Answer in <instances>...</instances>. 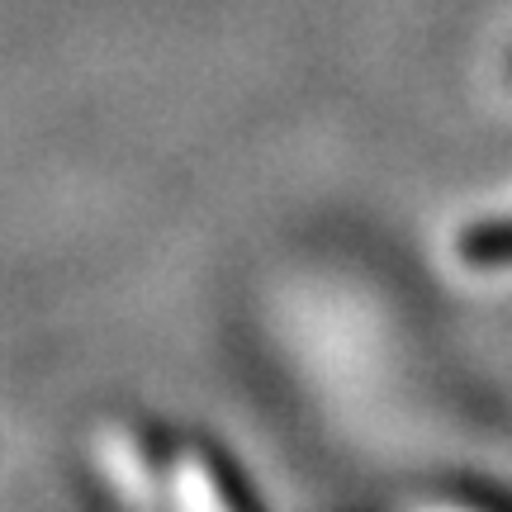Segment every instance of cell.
I'll use <instances>...</instances> for the list:
<instances>
[{
	"mask_svg": "<svg viewBox=\"0 0 512 512\" xmlns=\"http://www.w3.org/2000/svg\"><path fill=\"white\" fill-rule=\"evenodd\" d=\"M460 503H465L470 512H512L508 489H489V484H470V489H460Z\"/></svg>",
	"mask_w": 512,
	"mask_h": 512,
	"instance_id": "obj_3",
	"label": "cell"
},
{
	"mask_svg": "<svg viewBox=\"0 0 512 512\" xmlns=\"http://www.w3.org/2000/svg\"><path fill=\"white\" fill-rule=\"evenodd\" d=\"M209 475H214V489H219V498H223V508L228 512H261V503L252 498V489L242 484V475L228 465V460H209Z\"/></svg>",
	"mask_w": 512,
	"mask_h": 512,
	"instance_id": "obj_2",
	"label": "cell"
},
{
	"mask_svg": "<svg viewBox=\"0 0 512 512\" xmlns=\"http://www.w3.org/2000/svg\"><path fill=\"white\" fill-rule=\"evenodd\" d=\"M460 256L479 271H508L512 266V219H489L460 233Z\"/></svg>",
	"mask_w": 512,
	"mask_h": 512,
	"instance_id": "obj_1",
	"label": "cell"
}]
</instances>
